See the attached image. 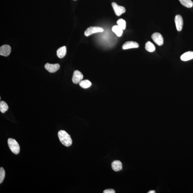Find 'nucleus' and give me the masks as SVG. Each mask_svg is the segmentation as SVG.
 <instances>
[{
  "instance_id": "nucleus-1",
  "label": "nucleus",
  "mask_w": 193,
  "mask_h": 193,
  "mask_svg": "<svg viewBox=\"0 0 193 193\" xmlns=\"http://www.w3.org/2000/svg\"><path fill=\"white\" fill-rule=\"evenodd\" d=\"M58 136L60 142L64 146L69 147L72 144V139L70 136L65 130H60L58 132Z\"/></svg>"
},
{
  "instance_id": "nucleus-2",
  "label": "nucleus",
  "mask_w": 193,
  "mask_h": 193,
  "mask_svg": "<svg viewBox=\"0 0 193 193\" xmlns=\"http://www.w3.org/2000/svg\"><path fill=\"white\" fill-rule=\"evenodd\" d=\"M8 144L10 150L14 154L17 155L20 151V146L17 141L13 138L8 139Z\"/></svg>"
},
{
  "instance_id": "nucleus-3",
  "label": "nucleus",
  "mask_w": 193,
  "mask_h": 193,
  "mask_svg": "<svg viewBox=\"0 0 193 193\" xmlns=\"http://www.w3.org/2000/svg\"><path fill=\"white\" fill-rule=\"evenodd\" d=\"M103 28L99 27H90L88 28L85 32V36L88 37L92 34L103 31Z\"/></svg>"
},
{
  "instance_id": "nucleus-4",
  "label": "nucleus",
  "mask_w": 193,
  "mask_h": 193,
  "mask_svg": "<svg viewBox=\"0 0 193 193\" xmlns=\"http://www.w3.org/2000/svg\"><path fill=\"white\" fill-rule=\"evenodd\" d=\"M151 37L154 42L158 46H162L163 44V37L160 33H157V32L154 33L152 35Z\"/></svg>"
},
{
  "instance_id": "nucleus-5",
  "label": "nucleus",
  "mask_w": 193,
  "mask_h": 193,
  "mask_svg": "<svg viewBox=\"0 0 193 193\" xmlns=\"http://www.w3.org/2000/svg\"><path fill=\"white\" fill-rule=\"evenodd\" d=\"M112 5L114 12L117 16L121 15L122 14L126 12V9L124 7L120 6L115 2H113Z\"/></svg>"
},
{
  "instance_id": "nucleus-6",
  "label": "nucleus",
  "mask_w": 193,
  "mask_h": 193,
  "mask_svg": "<svg viewBox=\"0 0 193 193\" xmlns=\"http://www.w3.org/2000/svg\"><path fill=\"white\" fill-rule=\"evenodd\" d=\"M83 78V76L82 73L80 71L76 70L73 73L72 80L73 83L78 84L82 80Z\"/></svg>"
},
{
  "instance_id": "nucleus-7",
  "label": "nucleus",
  "mask_w": 193,
  "mask_h": 193,
  "mask_svg": "<svg viewBox=\"0 0 193 193\" xmlns=\"http://www.w3.org/2000/svg\"><path fill=\"white\" fill-rule=\"evenodd\" d=\"M46 70L51 73H55L60 69V64L58 63L51 64L49 63H46L44 66Z\"/></svg>"
},
{
  "instance_id": "nucleus-8",
  "label": "nucleus",
  "mask_w": 193,
  "mask_h": 193,
  "mask_svg": "<svg viewBox=\"0 0 193 193\" xmlns=\"http://www.w3.org/2000/svg\"><path fill=\"white\" fill-rule=\"evenodd\" d=\"M11 51V48L9 45L5 44L0 47V55L7 57L10 54Z\"/></svg>"
},
{
  "instance_id": "nucleus-9",
  "label": "nucleus",
  "mask_w": 193,
  "mask_h": 193,
  "mask_svg": "<svg viewBox=\"0 0 193 193\" xmlns=\"http://www.w3.org/2000/svg\"><path fill=\"white\" fill-rule=\"evenodd\" d=\"M175 21L177 30L178 31H181L183 26V20L181 16L176 15L175 16Z\"/></svg>"
},
{
  "instance_id": "nucleus-10",
  "label": "nucleus",
  "mask_w": 193,
  "mask_h": 193,
  "mask_svg": "<svg viewBox=\"0 0 193 193\" xmlns=\"http://www.w3.org/2000/svg\"><path fill=\"white\" fill-rule=\"evenodd\" d=\"M139 47V44L133 41H128L125 43L122 46L123 49H131V48H137Z\"/></svg>"
},
{
  "instance_id": "nucleus-11",
  "label": "nucleus",
  "mask_w": 193,
  "mask_h": 193,
  "mask_svg": "<svg viewBox=\"0 0 193 193\" xmlns=\"http://www.w3.org/2000/svg\"><path fill=\"white\" fill-rule=\"evenodd\" d=\"M112 167L113 170L114 171L116 172L120 171L122 169V164L120 161L119 160L114 161L112 163Z\"/></svg>"
},
{
  "instance_id": "nucleus-12",
  "label": "nucleus",
  "mask_w": 193,
  "mask_h": 193,
  "mask_svg": "<svg viewBox=\"0 0 193 193\" xmlns=\"http://www.w3.org/2000/svg\"><path fill=\"white\" fill-rule=\"evenodd\" d=\"M193 59V52L189 51L183 54L180 56V60L183 61H187Z\"/></svg>"
},
{
  "instance_id": "nucleus-13",
  "label": "nucleus",
  "mask_w": 193,
  "mask_h": 193,
  "mask_svg": "<svg viewBox=\"0 0 193 193\" xmlns=\"http://www.w3.org/2000/svg\"><path fill=\"white\" fill-rule=\"evenodd\" d=\"M67 53V48L65 46H62L57 50V55L58 58H62L65 56Z\"/></svg>"
},
{
  "instance_id": "nucleus-14",
  "label": "nucleus",
  "mask_w": 193,
  "mask_h": 193,
  "mask_svg": "<svg viewBox=\"0 0 193 193\" xmlns=\"http://www.w3.org/2000/svg\"><path fill=\"white\" fill-rule=\"evenodd\" d=\"M123 29L119 25H115L112 28V31L114 32L118 37H121L122 35Z\"/></svg>"
},
{
  "instance_id": "nucleus-15",
  "label": "nucleus",
  "mask_w": 193,
  "mask_h": 193,
  "mask_svg": "<svg viewBox=\"0 0 193 193\" xmlns=\"http://www.w3.org/2000/svg\"><path fill=\"white\" fill-rule=\"evenodd\" d=\"M79 85L82 88L86 89L90 87L92 85V83L88 80H81Z\"/></svg>"
},
{
  "instance_id": "nucleus-16",
  "label": "nucleus",
  "mask_w": 193,
  "mask_h": 193,
  "mask_svg": "<svg viewBox=\"0 0 193 193\" xmlns=\"http://www.w3.org/2000/svg\"><path fill=\"white\" fill-rule=\"evenodd\" d=\"M145 49L147 51L150 52H152L155 51V47L152 43L150 41H148L145 44Z\"/></svg>"
},
{
  "instance_id": "nucleus-17",
  "label": "nucleus",
  "mask_w": 193,
  "mask_h": 193,
  "mask_svg": "<svg viewBox=\"0 0 193 193\" xmlns=\"http://www.w3.org/2000/svg\"><path fill=\"white\" fill-rule=\"evenodd\" d=\"M181 4L187 8H190L193 6V2L191 0H179Z\"/></svg>"
},
{
  "instance_id": "nucleus-18",
  "label": "nucleus",
  "mask_w": 193,
  "mask_h": 193,
  "mask_svg": "<svg viewBox=\"0 0 193 193\" xmlns=\"http://www.w3.org/2000/svg\"><path fill=\"white\" fill-rule=\"evenodd\" d=\"M9 107L7 104L4 101L0 102V111L2 113H4L8 110Z\"/></svg>"
},
{
  "instance_id": "nucleus-19",
  "label": "nucleus",
  "mask_w": 193,
  "mask_h": 193,
  "mask_svg": "<svg viewBox=\"0 0 193 193\" xmlns=\"http://www.w3.org/2000/svg\"><path fill=\"white\" fill-rule=\"evenodd\" d=\"M118 25L123 30H124L126 27V22L124 19H120L117 21Z\"/></svg>"
},
{
  "instance_id": "nucleus-20",
  "label": "nucleus",
  "mask_w": 193,
  "mask_h": 193,
  "mask_svg": "<svg viewBox=\"0 0 193 193\" xmlns=\"http://www.w3.org/2000/svg\"><path fill=\"white\" fill-rule=\"evenodd\" d=\"M5 177V171L3 167L0 169V183H1L4 180Z\"/></svg>"
},
{
  "instance_id": "nucleus-21",
  "label": "nucleus",
  "mask_w": 193,
  "mask_h": 193,
  "mask_svg": "<svg viewBox=\"0 0 193 193\" xmlns=\"http://www.w3.org/2000/svg\"><path fill=\"white\" fill-rule=\"evenodd\" d=\"M104 193H115V191L112 189H105L103 191Z\"/></svg>"
},
{
  "instance_id": "nucleus-22",
  "label": "nucleus",
  "mask_w": 193,
  "mask_h": 193,
  "mask_svg": "<svg viewBox=\"0 0 193 193\" xmlns=\"http://www.w3.org/2000/svg\"><path fill=\"white\" fill-rule=\"evenodd\" d=\"M155 191L154 190H151L149 191V192H148V193H155Z\"/></svg>"
},
{
  "instance_id": "nucleus-23",
  "label": "nucleus",
  "mask_w": 193,
  "mask_h": 193,
  "mask_svg": "<svg viewBox=\"0 0 193 193\" xmlns=\"http://www.w3.org/2000/svg\"><path fill=\"white\" fill-rule=\"evenodd\" d=\"M74 1H76V0H74Z\"/></svg>"
}]
</instances>
